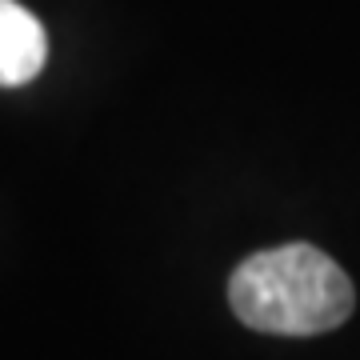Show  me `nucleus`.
Here are the masks:
<instances>
[{
    "mask_svg": "<svg viewBox=\"0 0 360 360\" xmlns=\"http://www.w3.org/2000/svg\"><path fill=\"white\" fill-rule=\"evenodd\" d=\"M49 56L44 25L20 0H0V89H20L40 77Z\"/></svg>",
    "mask_w": 360,
    "mask_h": 360,
    "instance_id": "f03ea898",
    "label": "nucleus"
},
{
    "mask_svg": "<svg viewBox=\"0 0 360 360\" xmlns=\"http://www.w3.org/2000/svg\"><path fill=\"white\" fill-rule=\"evenodd\" d=\"M229 304L240 324L272 336H321L352 316L348 272L312 245L252 252L229 276Z\"/></svg>",
    "mask_w": 360,
    "mask_h": 360,
    "instance_id": "f257e3e1",
    "label": "nucleus"
}]
</instances>
